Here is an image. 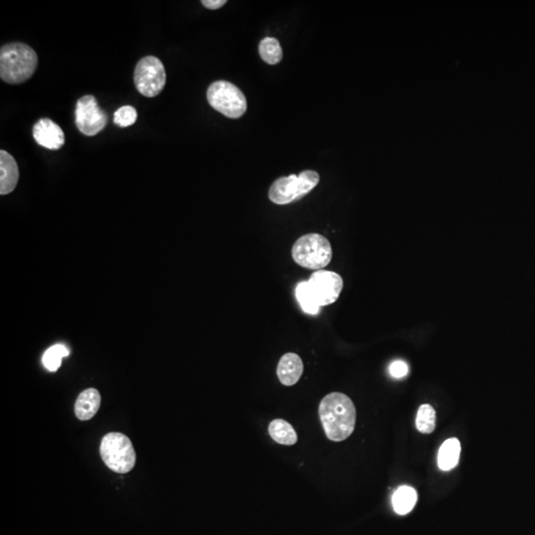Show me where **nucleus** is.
Wrapping results in <instances>:
<instances>
[{
	"instance_id": "f257e3e1",
	"label": "nucleus",
	"mask_w": 535,
	"mask_h": 535,
	"mask_svg": "<svg viewBox=\"0 0 535 535\" xmlns=\"http://www.w3.org/2000/svg\"><path fill=\"white\" fill-rule=\"evenodd\" d=\"M319 412L324 432L331 441H345L354 432L355 405L346 394L331 393L324 396Z\"/></svg>"
},
{
	"instance_id": "f03ea898",
	"label": "nucleus",
	"mask_w": 535,
	"mask_h": 535,
	"mask_svg": "<svg viewBox=\"0 0 535 535\" xmlns=\"http://www.w3.org/2000/svg\"><path fill=\"white\" fill-rule=\"evenodd\" d=\"M38 56L24 43H9L0 49V78L10 85L28 81L36 72Z\"/></svg>"
},
{
	"instance_id": "7ed1b4c3",
	"label": "nucleus",
	"mask_w": 535,
	"mask_h": 535,
	"mask_svg": "<svg viewBox=\"0 0 535 535\" xmlns=\"http://www.w3.org/2000/svg\"><path fill=\"white\" fill-rule=\"evenodd\" d=\"M292 259L299 266L310 270H323L332 259V247L323 235L310 233L296 240L292 249Z\"/></svg>"
},
{
	"instance_id": "20e7f679",
	"label": "nucleus",
	"mask_w": 535,
	"mask_h": 535,
	"mask_svg": "<svg viewBox=\"0 0 535 535\" xmlns=\"http://www.w3.org/2000/svg\"><path fill=\"white\" fill-rule=\"evenodd\" d=\"M321 176L314 171H303L299 176H283L272 183L269 199L276 205H289L303 199L319 185Z\"/></svg>"
},
{
	"instance_id": "39448f33",
	"label": "nucleus",
	"mask_w": 535,
	"mask_h": 535,
	"mask_svg": "<svg viewBox=\"0 0 535 535\" xmlns=\"http://www.w3.org/2000/svg\"><path fill=\"white\" fill-rule=\"evenodd\" d=\"M101 458L104 464L119 474H126L133 470L136 464L135 449L132 442L119 432H111L106 434L101 441Z\"/></svg>"
},
{
	"instance_id": "423d86ee",
	"label": "nucleus",
	"mask_w": 535,
	"mask_h": 535,
	"mask_svg": "<svg viewBox=\"0 0 535 535\" xmlns=\"http://www.w3.org/2000/svg\"><path fill=\"white\" fill-rule=\"evenodd\" d=\"M208 101L212 108L228 119H239L247 110L243 92L225 81H214L208 88Z\"/></svg>"
},
{
	"instance_id": "0eeeda50",
	"label": "nucleus",
	"mask_w": 535,
	"mask_h": 535,
	"mask_svg": "<svg viewBox=\"0 0 535 535\" xmlns=\"http://www.w3.org/2000/svg\"><path fill=\"white\" fill-rule=\"evenodd\" d=\"M165 70L158 58L147 56L136 65L134 71V83L138 92L146 97H157L165 85Z\"/></svg>"
},
{
	"instance_id": "6e6552de",
	"label": "nucleus",
	"mask_w": 535,
	"mask_h": 535,
	"mask_svg": "<svg viewBox=\"0 0 535 535\" xmlns=\"http://www.w3.org/2000/svg\"><path fill=\"white\" fill-rule=\"evenodd\" d=\"M307 283L310 296L319 307L334 303L343 290L341 276L324 270L312 274Z\"/></svg>"
},
{
	"instance_id": "1a4fd4ad",
	"label": "nucleus",
	"mask_w": 535,
	"mask_h": 535,
	"mask_svg": "<svg viewBox=\"0 0 535 535\" xmlns=\"http://www.w3.org/2000/svg\"><path fill=\"white\" fill-rule=\"evenodd\" d=\"M76 125L79 132L85 136H95L108 124V115L104 112L94 95H85L77 103Z\"/></svg>"
},
{
	"instance_id": "9d476101",
	"label": "nucleus",
	"mask_w": 535,
	"mask_h": 535,
	"mask_svg": "<svg viewBox=\"0 0 535 535\" xmlns=\"http://www.w3.org/2000/svg\"><path fill=\"white\" fill-rule=\"evenodd\" d=\"M33 137L35 141L50 150H59L65 144V134L53 120L42 119L36 122L33 127Z\"/></svg>"
},
{
	"instance_id": "9b49d317",
	"label": "nucleus",
	"mask_w": 535,
	"mask_h": 535,
	"mask_svg": "<svg viewBox=\"0 0 535 535\" xmlns=\"http://www.w3.org/2000/svg\"><path fill=\"white\" fill-rule=\"evenodd\" d=\"M303 363L301 358L294 353H287L280 359L276 368V375L283 386L296 385L303 375Z\"/></svg>"
},
{
	"instance_id": "f8f14e48",
	"label": "nucleus",
	"mask_w": 535,
	"mask_h": 535,
	"mask_svg": "<svg viewBox=\"0 0 535 535\" xmlns=\"http://www.w3.org/2000/svg\"><path fill=\"white\" fill-rule=\"evenodd\" d=\"M19 180L17 162L8 152L0 151V194L6 196L15 190Z\"/></svg>"
},
{
	"instance_id": "ddd939ff",
	"label": "nucleus",
	"mask_w": 535,
	"mask_h": 535,
	"mask_svg": "<svg viewBox=\"0 0 535 535\" xmlns=\"http://www.w3.org/2000/svg\"><path fill=\"white\" fill-rule=\"evenodd\" d=\"M101 396L95 389H88L79 394L74 403V414L79 421H90L101 407Z\"/></svg>"
},
{
	"instance_id": "4468645a",
	"label": "nucleus",
	"mask_w": 535,
	"mask_h": 535,
	"mask_svg": "<svg viewBox=\"0 0 535 535\" xmlns=\"http://www.w3.org/2000/svg\"><path fill=\"white\" fill-rule=\"evenodd\" d=\"M461 453V444L457 438L447 439L438 452V466L441 470L450 471L457 466Z\"/></svg>"
},
{
	"instance_id": "2eb2a0df",
	"label": "nucleus",
	"mask_w": 535,
	"mask_h": 535,
	"mask_svg": "<svg viewBox=\"0 0 535 535\" xmlns=\"http://www.w3.org/2000/svg\"><path fill=\"white\" fill-rule=\"evenodd\" d=\"M269 434L274 441L282 445H294L298 442L296 430L285 419H274L269 425Z\"/></svg>"
},
{
	"instance_id": "dca6fc26",
	"label": "nucleus",
	"mask_w": 535,
	"mask_h": 535,
	"mask_svg": "<svg viewBox=\"0 0 535 535\" xmlns=\"http://www.w3.org/2000/svg\"><path fill=\"white\" fill-rule=\"evenodd\" d=\"M417 501L416 492L412 487L403 486L394 494L393 505L396 514H409L412 511Z\"/></svg>"
},
{
	"instance_id": "f3484780",
	"label": "nucleus",
	"mask_w": 535,
	"mask_h": 535,
	"mask_svg": "<svg viewBox=\"0 0 535 535\" xmlns=\"http://www.w3.org/2000/svg\"><path fill=\"white\" fill-rule=\"evenodd\" d=\"M261 58L269 65H276L283 59V50L276 38L266 37L259 45Z\"/></svg>"
},
{
	"instance_id": "a211bd4d",
	"label": "nucleus",
	"mask_w": 535,
	"mask_h": 535,
	"mask_svg": "<svg viewBox=\"0 0 535 535\" xmlns=\"http://www.w3.org/2000/svg\"><path fill=\"white\" fill-rule=\"evenodd\" d=\"M416 428L418 432L430 434L436 425V412L430 405H423L416 416Z\"/></svg>"
},
{
	"instance_id": "6ab92c4d",
	"label": "nucleus",
	"mask_w": 535,
	"mask_h": 535,
	"mask_svg": "<svg viewBox=\"0 0 535 535\" xmlns=\"http://www.w3.org/2000/svg\"><path fill=\"white\" fill-rule=\"evenodd\" d=\"M68 355H69V350H68L67 347L62 345V344H57V345L50 347L45 352L44 356H43V364L48 370L56 372L62 365L63 358L67 357Z\"/></svg>"
},
{
	"instance_id": "aec40b11",
	"label": "nucleus",
	"mask_w": 535,
	"mask_h": 535,
	"mask_svg": "<svg viewBox=\"0 0 535 535\" xmlns=\"http://www.w3.org/2000/svg\"><path fill=\"white\" fill-rule=\"evenodd\" d=\"M296 296L298 299L299 305H301V310L310 315H316L319 312L321 307L314 303L312 296H310V291H308L307 281L299 283L296 285Z\"/></svg>"
},
{
	"instance_id": "412c9836",
	"label": "nucleus",
	"mask_w": 535,
	"mask_h": 535,
	"mask_svg": "<svg viewBox=\"0 0 535 535\" xmlns=\"http://www.w3.org/2000/svg\"><path fill=\"white\" fill-rule=\"evenodd\" d=\"M137 110L133 106H121L114 113V123L120 127H128L133 125L137 120Z\"/></svg>"
},
{
	"instance_id": "4be33fe9",
	"label": "nucleus",
	"mask_w": 535,
	"mask_h": 535,
	"mask_svg": "<svg viewBox=\"0 0 535 535\" xmlns=\"http://www.w3.org/2000/svg\"><path fill=\"white\" fill-rule=\"evenodd\" d=\"M409 368L403 361H396L390 366V373L394 378H401L407 376Z\"/></svg>"
},
{
	"instance_id": "5701e85b",
	"label": "nucleus",
	"mask_w": 535,
	"mask_h": 535,
	"mask_svg": "<svg viewBox=\"0 0 535 535\" xmlns=\"http://www.w3.org/2000/svg\"><path fill=\"white\" fill-rule=\"evenodd\" d=\"M201 3H203V6L206 8L212 9V10H216V9H219L222 8L224 4H226V1L225 0H203Z\"/></svg>"
}]
</instances>
